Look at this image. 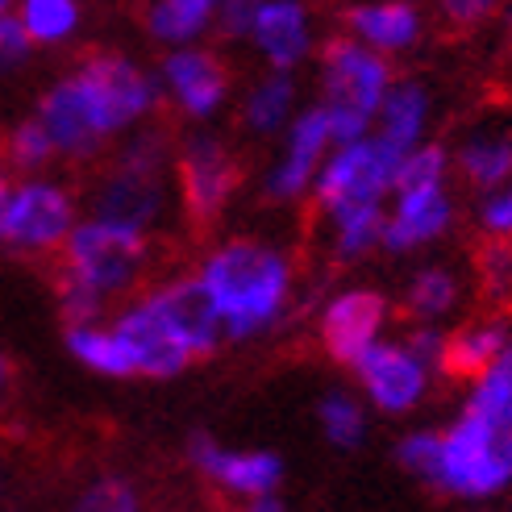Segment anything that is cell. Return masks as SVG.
Returning a JSON list of instances; mask_svg holds the SVG:
<instances>
[{
  "label": "cell",
  "mask_w": 512,
  "mask_h": 512,
  "mask_svg": "<svg viewBox=\"0 0 512 512\" xmlns=\"http://www.w3.org/2000/svg\"><path fill=\"white\" fill-rule=\"evenodd\" d=\"M213 296L225 342H250L288 317L296 296V267L279 246L259 238H225L196 267Z\"/></svg>",
  "instance_id": "1"
},
{
  "label": "cell",
  "mask_w": 512,
  "mask_h": 512,
  "mask_svg": "<svg viewBox=\"0 0 512 512\" xmlns=\"http://www.w3.org/2000/svg\"><path fill=\"white\" fill-rule=\"evenodd\" d=\"M175 142L159 125L125 134L113 150L109 171L96 179L84 209L96 221H109L130 234L155 238L175 213Z\"/></svg>",
  "instance_id": "2"
},
{
  "label": "cell",
  "mask_w": 512,
  "mask_h": 512,
  "mask_svg": "<svg viewBox=\"0 0 512 512\" xmlns=\"http://www.w3.org/2000/svg\"><path fill=\"white\" fill-rule=\"evenodd\" d=\"M150 267V238L109 221L80 217L59 250V304L67 325L100 321L105 304L130 296Z\"/></svg>",
  "instance_id": "3"
},
{
  "label": "cell",
  "mask_w": 512,
  "mask_h": 512,
  "mask_svg": "<svg viewBox=\"0 0 512 512\" xmlns=\"http://www.w3.org/2000/svg\"><path fill=\"white\" fill-rule=\"evenodd\" d=\"M392 59L358 38H334L321 50V105L329 109L338 142H358L375 130L383 96L392 92Z\"/></svg>",
  "instance_id": "4"
},
{
  "label": "cell",
  "mask_w": 512,
  "mask_h": 512,
  "mask_svg": "<svg viewBox=\"0 0 512 512\" xmlns=\"http://www.w3.org/2000/svg\"><path fill=\"white\" fill-rule=\"evenodd\" d=\"M84 204L50 175H25L0 204V246L17 254H59L80 225Z\"/></svg>",
  "instance_id": "5"
},
{
  "label": "cell",
  "mask_w": 512,
  "mask_h": 512,
  "mask_svg": "<svg viewBox=\"0 0 512 512\" xmlns=\"http://www.w3.org/2000/svg\"><path fill=\"white\" fill-rule=\"evenodd\" d=\"M75 75L88 88L92 105L100 113V125H105V134L113 142L150 125V117L163 105L159 71L142 67L138 59L121 55V50H96V55H88L75 67Z\"/></svg>",
  "instance_id": "6"
},
{
  "label": "cell",
  "mask_w": 512,
  "mask_h": 512,
  "mask_svg": "<svg viewBox=\"0 0 512 512\" xmlns=\"http://www.w3.org/2000/svg\"><path fill=\"white\" fill-rule=\"evenodd\" d=\"M512 483V429L463 413L442 433V471L433 488L454 496H496Z\"/></svg>",
  "instance_id": "7"
},
{
  "label": "cell",
  "mask_w": 512,
  "mask_h": 512,
  "mask_svg": "<svg viewBox=\"0 0 512 512\" xmlns=\"http://www.w3.org/2000/svg\"><path fill=\"white\" fill-rule=\"evenodd\" d=\"M175 188H179V209L192 221L209 225L225 213V204L238 192V155L217 130L196 125L175 146Z\"/></svg>",
  "instance_id": "8"
},
{
  "label": "cell",
  "mask_w": 512,
  "mask_h": 512,
  "mask_svg": "<svg viewBox=\"0 0 512 512\" xmlns=\"http://www.w3.org/2000/svg\"><path fill=\"white\" fill-rule=\"evenodd\" d=\"M400 163H404L400 150L383 146L375 134L358 138V142H338L317 171V184H313L317 209L329 213V209H338V204H354V200L388 204Z\"/></svg>",
  "instance_id": "9"
},
{
  "label": "cell",
  "mask_w": 512,
  "mask_h": 512,
  "mask_svg": "<svg viewBox=\"0 0 512 512\" xmlns=\"http://www.w3.org/2000/svg\"><path fill=\"white\" fill-rule=\"evenodd\" d=\"M334 146H338V138H334L329 109L321 100L317 105H304L296 113V121L284 130V138H279V155L263 171V196L271 204H296L304 196H313L317 171Z\"/></svg>",
  "instance_id": "10"
},
{
  "label": "cell",
  "mask_w": 512,
  "mask_h": 512,
  "mask_svg": "<svg viewBox=\"0 0 512 512\" xmlns=\"http://www.w3.org/2000/svg\"><path fill=\"white\" fill-rule=\"evenodd\" d=\"M159 84H163V100H171V109L179 117L192 125H209L229 105L234 75H229V63L213 46L192 42V46L167 50L159 59Z\"/></svg>",
  "instance_id": "11"
},
{
  "label": "cell",
  "mask_w": 512,
  "mask_h": 512,
  "mask_svg": "<svg viewBox=\"0 0 512 512\" xmlns=\"http://www.w3.org/2000/svg\"><path fill=\"white\" fill-rule=\"evenodd\" d=\"M34 117L46 125L50 142H55L59 159L63 163H92L109 150V134L100 125V113L92 105L88 88L80 84V75L67 71L59 75L55 84H46L38 105H34Z\"/></svg>",
  "instance_id": "12"
},
{
  "label": "cell",
  "mask_w": 512,
  "mask_h": 512,
  "mask_svg": "<svg viewBox=\"0 0 512 512\" xmlns=\"http://www.w3.org/2000/svg\"><path fill=\"white\" fill-rule=\"evenodd\" d=\"M350 371L358 375L367 400L379 408V413H413V408L425 400L429 379H433V367L413 346L388 342V338H379Z\"/></svg>",
  "instance_id": "13"
},
{
  "label": "cell",
  "mask_w": 512,
  "mask_h": 512,
  "mask_svg": "<svg viewBox=\"0 0 512 512\" xmlns=\"http://www.w3.org/2000/svg\"><path fill=\"white\" fill-rule=\"evenodd\" d=\"M146 304L163 317V325L171 334L184 342V350L192 358H204L213 354L221 342H225V325H221V313L213 296L204 292L200 275H175V279H163L146 292Z\"/></svg>",
  "instance_id": "14"
},
{
  "label": "cell",
  "mask_w": 512,
  "mask_h": 512,
  "mask_svg": "<svg viewBox=\"0 0 512 512\" xmlns=\"http://www.w3.org/2000/svg\"><path fill=\"white\" fill-rule=\"evenodd\" d=\"M267 71H300L317 55V17L309 0H263L246 42Z\"/></svg>",
  "instance_id": "15"
},
{
  "label": "cell",
  "mask_w": 512,
  "mask_h": 512,
  "mask_svg": "<svg viewBox=\"0 0 512 512\" xmlns=\"http://www.w3.org/2000/svg\"><path fill=\"white\" fill-rule=\"evenodd\" d=\"M458 221V200L450 184L392 192L388 221H383V250L388 254H413L433 242H442Z\"/></svg>",
  "instance_id": "16"
},
{
  "label": "cell",
  "mask_w": 512,
  "mask_h": 512,
  "mask_svg": "<svg viewBox=\"0 0 512 512\" xmlns=\"http://www.w3.org/2000/svg\"><path fill=\"white\" fill-rule=\"evenodd\" d=\"M388 325V300L375 288H346L338 296H329L321 309V346L329 350L334 363L354 367Z\"/></svg>",
  "instance_id": "17"
},
{
  "label": "cell",
  "mask_w": 512,
  "mask_h": 512,
  "mask_svg": "<svg viewBox=\"0 0 512 512\" xmlns=\"http://www.w3.org/2000/svg\"><path fill=\"white\" fill-rule=\"evenodd\" d=\"M188 458L192 467L221 483L225 492H234L242 500H259V496H275L279 479H284V458L271 450H229L209 433H196L188 442Z\"/></svg>",
  "instance_id": "18"
},
{
  "label": "cell",
  "mask_w": 512,
  "mask_h": 512,
  "mask_svg": "<svg viewBox=\"0 0 512 512\" xmlns=\"http://www.w3.org/2000/svg\"><path fill=\"white\" fill-rule=\"evenodd\" d=\"M113 329L121 334L125 350H130V363H134V375H146V379H175L184 375L196 358L184 350L171 329L163 325V317L150 309L146 296H138L134 304L113 317Z\"/></svg>",
  "instance_id": "19"
},
{
  "label": "cell",
  "mask_w": 512,
  "mask_h": 512,
  "mask_svg": "<svg viewBox=\"0 0 512 512\" xmlns=\"http://www.w3.org/2000/svg\"><path fill=\"white\" fill-rule=\"evenodd\" d=\"M346 34L379 55H408L425 38V13L417 0H358L346 13Z\"/></svg>",
  "instance_id": "20"
},
{
  "label": "cell",
  "mask_w": 512,
  "mask_h": 512,
  "mask_svg": "<svg viewBox=\"0 0 512 512\" xmlns=\"http://www.w3.org/2000/svg\"><path fill=\"white\" fill-rule=\"evenodd\" d=\"M454 175L475 192H496L512 184V130L504 125H475L450 150Z\"/></svg>",
  "instance_id": "21"
},
{
  "label": "cell",
  "mask_w": 512,
  "mask_h": 512,
  "mask_svg": "<svg viewBox=\"0 0 512 512\" xmlns=\"http://www.w3.org/2000/svg\"><path fill=\"white\" fill-rule=\"evenodd\" d=\"M300 80L296 71H263L242 96L238 121L250 138H284L300 113Z\"/></svg>",
  "instance_id": "22"
},
{
  "label": "cell",
  "mask_w": 512,
  "mask_h": 512,
  "mask_svg": "<svg viewBox=\"0 0 512 512\" xmlns=\"http://www.w3.org/2000/svg\"><path fill=\"white\" fill-rule=\"evenodd\" d=\"M429 117H433V96L421 80H396L392 92L383 96L379 105V117H375V138L383 146L400 150V155H408V150H417L421 142H429Z\"/></svg>",
  "instance_id": "23"
},
{
  "label": "cell",
  "mask_w": 512,
  "mask_h": 512,
  "mask_svg": "<svg viewBox=\"0 0 512 512\" xmlns=\"http://www.w3.org/2000/svg\"><path fill=\"white\" fill-rule=\"evenodd\" d=\"M329 221V250L342 263L367 259L371 250H383V221H388V204L383 200H354L338 204L325 213Z\"/></svg>",
  "instance_id": "24"
},
{
  "label": "cell",
  "mask_w": 512,
  "mask_h": 512,
  "mask_svg": "<svg viewBox=\"0 0 512 512\" xmlns=\"http://www.w3.org/2000/svg\"><path fill=\"white\" fill-rule=\"evenodd\" d=\"M217 9L200 5V0H146L142 9V30L150 42H159L163 50L192 46L213 30Z\"/></svg>",
  "instance_id": "25"
},
{
  "label": "cell",
  "mask_w": 512,
  "mask_h": 512,
  "mask_svg": "<svg viewBox=\"0 0 512 512\" xmlns=\"http://www.w3.org/2000/svg\"><path fill=\"white\" fill-rule=\"evenodd\" d=\"M67 350H71L75 363L88 367L92 375H105V379H130L134 375L130 350H125L113 321H75V325H67Z\"/></svg>",
  "instance_id": "26"
},
{
  "label": "cell",
  "mask_w": 512,
  "mask_h": 512,
  "mask_svg": "<svg viewBox=\"0 0 512 512\" xmlns=\"http://www.w3.org/2000/svg\"><path fill=\"white\" fill-rule=\"evenodd\" d=\"M458 296H463L458 275L446 263H425L404 284V309L421 325H442V317H450L458 309Z\"/></svg>",
  "instance_id": "27"
},
{
  "label": "cell",
  "mask_w": 512,
  "mask_h": 512,
  "mask_svg": "<svg viewBox=\"0 0 512 512\" xmlns=\"http://www.w3.org/2000/svg\"><path fill=\"white\" fill-rule=\"evenodd\" d=\"M512 342V329L504 321H475V325H463L458 334H450L446 342V367L454 375H479L488 371L496 358L508 350Z\"/></svg>",
  "instance_id": "28"
},
{
  "label": "cell",
  "mask_w": 512,
  "mask_h": 512,
  "mask_svg": "<svg viewBox=\"0 0 512 512\" xmlns=\"http://www.w3.org/2000/svg\"><path fill=\"white\" fill-rule=\"evenodd\" d=\"M13 13L34 46H67L84 30V0H17Z\"/></svg>",
  "instance_id": "29"
},
{
  "label": "cell",
  "mask_w": 512,
  "mask_h": 512,
  "mask_svg": "<svg viewBox=\"0 0 512 512\" xmlns=\"http://www.w3.org/2000/svg\"><path fill=\"white\" fill-rule=\"evenodd\" d=\"M0 163L21 171V175H42L50 163H59V150L50 142L46 125L30 113L9 125V134L0 138Z\"/></svg>",
  "instance_id": "30"
},
{
  "label": "cell",
  "mask_w": 512,
  "mask_h": 512,
  "mask_svg": "<svg viewBox=\"0 0 512 512\" xmlns=\"http://www.w3.org/2000/svg\"><path fill=\"white\" fill-rule=\"evenodd\" d=\"M317 421L329 446H338V450H354L367 438V408L350 392H325L317 404Z\"/></svg>",
  "instance_id": "31"
},
{
  "label": "cell",
  "mask_w": 512,
  "mask_h": 512,
  "mask_svg": "<svg viewBox=\"0 0 512 512\" xmlns=\"http://www.w3.org/2000/svg\"><path fill=\"white\" fill-rule=\"evenodd\" d=\"M508 408H512V342H508V350L496 358L488 371H479L471 379V392H467V408H463V413L488 417V421H504Z\"/></svg>",
  "instance_id": "32"
},
{
  "label": "cell",
  "mask_w": 512,
  "mask_h": 512,
  "mask_svg": "<svg viewBox=\"0 0 512 512\" xmlns=\"http://www.w3.org/2000/svg\"><path fill=\"white\" fill-rule=\"evenodd\" d=\"M450 150L438 142H421L417 150H408L400 171H396V188L392 192H413V188H433V184H450Z\"/></svg>",
  "instance_id": "33"
},
{
  "label": "cell",
  "mask_w": 512,
  "mask_h": 512,
  "mask_svg": "<svg viewBox=\"0 0 512 512\" xmlns=\"http://www.w3.org/2000/svg\"><path fill=\"white\" fill-rule=\"evenodd\" d=\"M396 463L425 483H438L442 471V433L438 429H413L396 446Z\"/></svg>",
  "instance_id": "34"
},
{
  "label": "cell",
  "mask_w": 512,
  "mask_h": 512,
  "mask_svg": "<svg viewBox=\"0 0 512 512\" xmlns=\"http://www.w3.org/2000/svg\"><path fill=\"white\" fill-rule=\"evenodd\" d=\"M479 284L492 300H512V242L504 238H488V246L479 250L475 259Z\"/></svg>",
  "instance_id": "35"
},
{
  "label": "cell",
  "mask_w": 512,
  "mask_h": 512,
  "mask_svg": "<svg viewBox=\"0 0 512 512\" xmlns=\"http://www.w3.org/2000/svg\"><path fill=\"white\" fill-rule=\"evenodd\" d=\"M138 508L142 504H138V492L130 488V483L105 475V479H92L88 483L71 512H138Z\"/></svg>",
  "instance_id": "36"
},
{
  "label": "cell",
  "mask_w": 512,
  "mask_h": 512,
  "mask_svg": "<svg viewBox=\"0 0 512 512\" xmlns=\"http://www.w3.org/2000/svg\"><path fill=\"white\" fill-rule=\"evenodd\" d=\"M34 38L25 34V25L17 21V13L0 17V84L13 80V75L25 71V63L34 59Z\"/></svg>",
  "instance_id": "37"
},
{
  "label": "cell",
  "mask_w": 512,
  "mask_h": 512,
  "mask_svg": "<svg viewBox=\"0 0 512 512\" xmlns=\"http://www.w3.org/2000/svg\"><path fill=\"white\" fill-rule=\"evenodd\" d=\"M438 13L450 30H479L504 13V0H438Z\"/></svg>",
  "instance_id": "38"
},
{
  "label": "cell",
  "mask_w": 512,
  "mask_h": 512,
  "mask_svg": "<svg viewBox=\"0 0 512 512\" xmlns=\"http://www.w3.org/2000/svg\"><path fill=\"white\" fill-rule=\"evenodd\" d=\"M259 9H263V0H221L213 30L225 42H250V30H254V17H259Z\"/></svg>",
  "instance_id": "39"
},
{
  "label": "cell",
  "mask_w": 512,
  "mask_h": 512,
  "mask_svg": "<svg viewBox=\"0 0 512 512\" xmlns=\"http://www.w3.org/2000/svg\"><path fill=\"white\" fill-rule=\"evenodd\" d=\"M479 229L488 238L512 242V184H504L496 192H483V200H479Z\"/></svg>",
  "instance_id": "40"
},
{
  "label": "cell",
  "mask_w": 512,
  "mask_h": 512,
  "mask_svg": "<svg viewBox=\"0 0 512 512\" xmlns=\"http://www.w3.org/2000/svg\"><path fill=\"white\" fill-rule=\"evenodd\" d=\"M408 346H413L421 358H425V363L433 367V371H438V367H446V334H442V329L438 325H413V329H408V338H404Z\"/></svg>",
  "instance_id": "41"
},
{
  "label": "cell",
  "mask_w": 512,
  "mask_h": 512,
  "mask_svg": "<svg viewBox=\"0 0 512 512\" xmlns=\"http://www.w3.org/2000/svg\"><path fill=\"white\" fill-rule=\"evenodd\" d=\"M242 512H284V504H279L275 496H259V500H250Z\"/></svg>",
  "instance_id": "42"
},
{
  "label": "cell",
  "mask_w": 512,
  "mask_h": 512,
  "mask_svg": "<svg viewBox=\"0 0 512 512\" xmlns=\"http://www.w3.org/2000/svg\"><path fill=\"white\" fill-rule=\"evenodd\" d=\"M9 379H13V367H9V358L0 354V400H5V392H9Z\"/></svg>",
  "instance_id": "43"
},
{
  "label": "cell",
  "mask_w": 512,
  "mask_h": 512,
  "mask_svg": "<svg viewBox=\"0 0 512 512\" xmlns=\"http://www.w3.org/2000/svg\"><path fill=\"white\" fill-rule=\"evenodd\" d=\"M500 21H504V30H508V46H512V0H504V13H500Z\"/></svg>",
  "instance_id": "44"
},
{
  "label": "cell",
  "mask_w": 512,
  "mask_h": 512,
  "mask_svg": "<svg viewBox=\"0 0 512 512\" xmlns=\"http://www.w3.org/2000/svg\"><path fill=\"white\" fill-rule=\"evenodd\" d=\"M9 171H5V163H0V204H5V196H9Z\"/></svg>",
  "instance_id": "45"
},
{
  "label": "cell",
  "mask_w": 512,
  "mask_h": 512,
  "mask_svg": "<svg viewBox=\"0 0 512 512\" xmlns=\"http://www.w3.org/2000/svg\"><path fill=\"white\" fill-rule=\"evenodd\" d=\"M17 9V0H0V17H9Z\"/></svg>",
  "instance_id": "46"
},
{
  "label": "cell",
  "mask_w": 512,
  "mask_h": 512,
  "mask_svg": "<svg viewBox=\"0 0 512 512\" xmlns=\"http://www.w3.org/2000/svg\"><path fill=\"white\" fill-rule=\"evenodd\" d=\"M504 429H512V408H508V413H504V421H500Z\"/></svg>",
  "instance_id": "47"
},
{
  "label": "cell",
  "mask_w": 512,
  "mask_h": 512,
  "mask_svg": "<svg viewBox=\"0 0 512 512\" xmlns=\"http://www.w3.org/2000/svg\"><path fill=\"white\" fill-rule=\"evenodd\" d=\"M200 5H209V9H217V5H221V0H200Z\"/></svg>",
  "instance_id": "48"
}]
</instances>
